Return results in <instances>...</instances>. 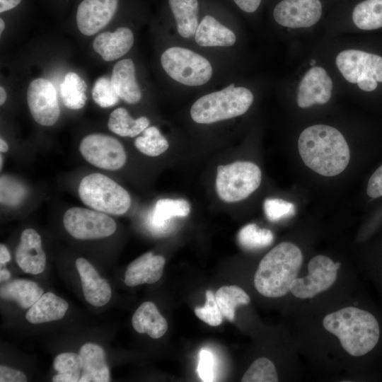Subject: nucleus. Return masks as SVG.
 Wrapping results in <instances>:
<instances>
[{
    "label": "nucleus",
    "mask_w": 382,
    "mask_h": 382,
    "mask_svg": "<svg viewBox=\"0 0 382 382\" xmlns=\"http://www.w3.org/2000/svg\"><path fill=\"white\" fill-rule=\"evenodd\" d=\"M298 149L305 165L323 176L341 173L350 159L344 136L329 125H315L306 128L299 137Z\"/></svg>",
    "instance_id": "1"
},
{
    "label": "nucleus",
    "mask_w": 382,
    "mask_h": 382,
    "mask_svg": "<svg viewBox=\"0 0 382 382\" xmlns=\"http://www.w3.org/2000/svg\"><path fill=\"white\" fill-rule=\"evenodd\" d=\"M27 102L35 121L43 126H52L57 121L60 109L53 84L45 79L32 81L27 90Z\"/></svg>",
    "instance_id": "11"
},
{
    "label": "nucleus",
    "mask_w": 382,
    "mask_h": 382,
    "mask_svg": "<svg viewBox=\"0 0 382 382\" xmlns=\"http://www.w3.org/2000/svg\"><path fill=\"white\" fill-rule=\"evenodd\" d=\"M1 382H25L27 377L21 371L1 365L0 366Z\"/></svg>",
    "instance_id": "42"
},
{
    "label": "nucleus",
    "mask_w": 382,
    "mask_h": 382,
    "mask_svg": "<svg viewBox=\"0 0 382 382\" xmlns=\"http://www.w3.org/2000/svg\"><path fill=\"white\" fill-rule=\"evenodd\" d=\"M149 120L146 117L133 119L123 108L114 110L110 115L108 126L113 133L122 136L134 137L148 127Z\"/></svg>",
    "instance_id": "27"
},
{
    "label": "nucleus",
    "mask_w": 382,
    "mask_h": 382,
    "mask_svg": "<svg viewBox=\"0 0 382 382\" xmlns=\"http://www.w3.org/2000/svg\"><path fill=\"white\" fill-rule=\"evenodd\" d=\"M190 212V205L183 199L163 198L155 204L151 221L155 226H161L173 217H185Z\"/></svg>",
    "instance_id": "31"
},
{
    "label": "nucleus",
    "mask_w": 382,
    "mask_h": 382,
    "mask_svg": "<svg viewBox=\"0 0 382 382\" xmlns=\"http://www.w3.org/2000/svg\"><path fill=\"white\" fill-rule=\"evenodd\" d=\"M8 149L7 143L2 138L0 139V151L1 153L6 152Z\"/></svg>",
    "instance_id": "49"
},
{
    "label": "nucleus",
    "mask_w": 382,
    "mask_h": 382,
    "mask_svg": "<svg viewBox=\"0 0 382 382\" xmlns=\"http://www.w3.org/2000/svg\"><path fill=\"white\" fill-rule=\"evenodd\" d=\"M263 207L265 216L270 221H277L295 214L294 204L282 199H266Z\"/></svg>",
    "instance_id": "39"
},
{
    "label": "nucleus",
    "mask_w": 382,
    "mask_h": 382,
    "mask_svg": "<svg viewBox=\"0 0 382 382\" xmlns=\"http://www.w3.org/2000/svg\"><path fill=\"white\" fill-rule=\"evenodd\" d=\"M25 188L18 181L6 175L1 177V202L15 206L25 197Z\"/></svg>",
    "instance_id": "37"
},
{
    "label": "nucleus",
    "mask_w": 382,
    "mask_h": 382,
    "mask_svg": "<svg viewBox=\"0 0 382 382\" xmlns=\"http://www.w3.org/2000/svg\"><path fill=\"white\" fill-rule=\"evenodd\" d=\"M86 83L76 73H67L61 85L60 95L64 105L71 110L82 108L86 102Z\"/></svg>",
    "instance_id": "29"
},
{
    "label": "nucleus",
    "mask_w": 382,
    "mask_h": 382,
    "mask_svg": "<svg viewBox=\"0 0 382 382\" xmlns=\"http://www.w3.org/2000/svg\"><path fill=\"white\" fill-rule=\"evenodd\" d=\"M63 224L66 231L79 240L108 237L117 228L115 221L105 213L83 207H72L66 210Z\"/></svg>",
    "instance_id": "8"
},
{
    "label": "nucleus",
    "mask_w": 382,
    "mask_h": 382,
    "mask_svg": "<svg viewBox=\"0 0 382 382\" xmlns=\"http://www.w3.org/2000/svg\"><path fill=\"white\" fill-rule=\"evenodd\" d=\"M260 168L250 161H235L217 168L216 190L219 197L226 202L243 200L260 186Z\"/></svg>",
    "instance_id": "6"
},
{
    "label": "nucleus",
    "mask_w": 382,
    "mask_h": 382,
    "mask_svg": "<svg viewBox=\"0 0 382 382\" xmlns=\"http://www.w3.org/2000/svg\"><path fill=\"white\" fill-rule=\"evenodd\" d=\"M53 366L58 374L52 377V381L78 382L82 372V359L74 352L62 353L54 359Z\"/></svg>",
    "instance_id": "32"
},
{
    "label": "nucleus",
    "mask_w": 382,
    "mask_h": 382,
    "mask_svg": "<svg viewBox=\"0 0 382 382\" xmlns=\"http://www.w3.org/2000/svg\"><path fill=\"white\" fill-rule=\"evenodd\" d=\"M215 298L224 317L230 321L235 318L236 307L247 305L250 301L248 294L236 285L220 287L215 294Z\"/></svg>",
    "instance_id": "30"
},
{
    "label": "nucleus",
    "mask_w": 382,
    "mask_h": 382,
    "mask_svg": "<svg viewBox=\"0 0 382 382\" xmlns=\"http://www.w3.org/2000/svg\"><path fill=\"white\" fill-rule=\"evenodd\" d=\"M366 192L371 198L382 196V165L375 170L369 178Z\"/></svg>",
    "instance_id": "41"
},
{
    "label": "nucleus",
    "mask_w": 382,
    "mask_h": 382,
    "mask_svg": "<svg viewBox=\"0 0 382 382\" xmlns=\"http://www.w3.org/2000/svg\"><path fill=\"white\" fill-rule=\"evenodd\" d=\"M170 8L176 21L178 33L183 37L195 35L198 27L199 3L197 0H168Z\"/></svg>",
    "instance_id": "26"
},
{
    "label": "nucleus",
    "mask_w": 382,
    "mask_h": 382,
    "mask_svg": "<svg viewBox=\"0 0 382 382\" xmlns=\"http://www.w3.org/2000/svg\"><path fill=\"white\" fill-rule=\"evenodd\" d=\"M134 146L142 154L149 156H158L163 154L169 147L167 139L154 126L147 127L143 135L134 141Z\"/></svg>",
    "instance_id": "34"
},
{
    "label": "nucleus",
    "mask_w": 382,
    "mask_h": 382,
    "mask_svg": "<svg viewBox=\"0 0 382 382\" xmlns=\"http://www.w3.org/2000/svg\"><path fill=\"white\" fill-rule=\"evenodd\" d=\"M161 62L169 76L186 86L203 85L212 75L211 64L206 58L183 47L167 49L161 55Z\"/></svg>",
    "instance_id": "7"
},
{
    "label": "nucleus",
    "mask_w": 382,
    "mask_h": 382,
    "mask_svg": "<svg viewBox=\"0 0 382 382\" xmlns=\"http://www.w3.org/2000/svg\"><path fill=\"white\" fill-rule=\"evenodd\" d=\"M165 262V258L161 255H154L151 252L143 254L128 265L125 274V284L135 286L156 282L162 276Z\"/></svg>",
    "instance_id": "18"
},
{
    "label": "nucleus",
    "mask_w": 382,
    "mask_h": 382,
    "mask_svg": "<svg viewBox=\"0 0 382 382\" xmlns=\"http://www.w3.org/2000/svg\"><path fill=\"white\" fill-rule=\"evenodd\" d=\"M82 372L79 382H108L110 370L104 349L98 345L86 343L80 349Z\"/></svg>",
    "instance_id": "20"
},
{
    "label": "nucleus",
    "mask_w": 382,
    "mask_h": 382,
    "mask_svg": "<svg viewBox=\"0 0 382 382\" xmlns=\"http://www.w3.org/2000/svg\"><path fill=\"white\" fill-rule=\"evenodd\" d=\"M195 313L200 320L211 326L219 325L224 317L216 303L215 295L211 290L206 291L204 306L196 308Z\"/></svg>",
    "instance_id": "38"
},
{
    "label": "nucleus",
    "mask_w": 382,
    "mask_h": 382,
    "mask_svg": "<svg viewBox=\"0 0 382 382\" xmlns=\"http://www.w3.org/2000/svg\"><path fill=\"white\" fill-rule=\"evenodd\" d=\"M22 1L23 0H0V13H3L16 8L20 5Z\"/></svg>",
    "instance_id": "45"
},
{
    "label": "nucleus",
    "mask_w": 382,
    "mask_h": 382,
    "mask_svg": "<svg viewBox=\"0 0 382 382\" xmlns=\"http://www.w3.org/2000/svg\"><path fill=\"white\" fill-rule=\"evenodd\" d=\"M120 0H81L76 11L79 31L93 35L107 25L115 16Z\"/></svg>",
    "instance_id": "14"
},
{
    "label": "nucleus",
    "mask_w": 382,
    "mask_h": 382,
    "mask_svg": "<svg viewBox=\"0 0 382 382\" xmlns=\"http://www.w3.org/2000/svg\"><path fill=\"white\" fill-rule=\"evenodd\" d=\"M254 100L252 92L233 83L224 89L204 95L192 105V119L199 124H211L241 115Z\"/></svg>",
    "instance_id": "4"
},
{
    "label": "nucleus",
    "mask_w": 382,
    "mask_h": 382,
    "mask_svg": "<svg viewBox=\"0 0 382 382\" xmlns=\"http://www.w3.org/2000/svg\"><path fill=\"white\" fill-rule=\"evenodd\" d=\"M10 277V273L8 270L6 269H1L0 271V280L1 282L7 280Z\"/></svg>",
    "instance_id": "47"
},
{
    "label": "nucleus",
    "mask_w": 382,
    "mask_h": 382,
    "mask_svg": "<svg viewBox=\"0 0 382 382\" xmlns=\"http://www.w3.org/2000/svg\"><path fill=\"white\" fill-rule=\"evenodd\" d=\"M11 259L10 253L7 248L2 243L0 245V263L3 265L8 262Z\"/></svg>",
    "instance_id": "46"
},
{
    "label": "nucleus",
    "mask_w": 382,
    "mask_h": 382,
    "mask_svg": "<svg viewBox=\"0 0 382 382\" xmlns=\"http://www.w3.org/2000/svg\"><path fill=\"white\" fill-rule=\"evenodd\" d=\"M15 257L18 265L25 273L37 274L44 271L46 255L41 237L35 230L27 228L22 232Z\"/></svg>",
    "instance_id": "16"
},
{
    "label": "nucleus",
    "mask_w": 382,
    "mask_h": 382,
    "mask_svg": "<svg viewBox=\"0 0 382 382\" xmlns=\"http://www.w3.org/2000/svg\"><path fill=\"white\" fill-rule=\"evenodd\" d=\"M236 5L246 13L255 12L260 5L262 0H233Z\"/></svg>",
    "instance_id": "44"
},
{
    "label": "nucleus",
    "mask_w": 382,
    "mask_h": 382,
    "mask_svg": "<svg viewBox=\"0 0 382 382\" xmlns=\"http://www.w3.org/2000/svg\"><path fill=\"white\" fill-rule=\"evenodd\" d=\"M6 92L4 87H0V105H2L6 100Z\"/></svg>",
    "instance_id": "48"
},
{
    "label": "nucleus",
    "mask_w": 382,
    "mask_h": 382,
    "mask_svg": "<svg viewBox=\"0 0 382 382\" xmlns=\"http://www.w3.org/2000/svg\"><path fill=\"white\" fill-rule=\"evenodd\" d=\"M132 324L139 333H147L151 338L161 337L167 331L168 323L151 301L142 303L134 312Z\"/></svg>",
    "instance_id": "24"
},
{
    "label": "nucleus",
    "mask_w": 382,
    "mask_h": 382,
    "mask_svg": "<svg viewBox=\"0 0 382 382\" xmlns=\"http://www.w3.org/2000/svg\"><path fill=\"white\" fill-rule=\"evenodd\" d=\"M314 63H315V61L313 60V61L311 62V64L313 65Z\"/></svg>",
    "instance_id": "52"
},
{
    "label": "nucleus",
    "mask_w": 382,
    "mask_h": 382,
    "mask_svg": "<svg viewBox=\"0 0 382 382\" xmlns=\"http://www.w3.org/2000/svg\"><path fill=\"white\" fill-rule=\"evenodd\" d=\"M322 13L320 0H282L273 10L275 21L290 28L311 27L319 21Z\"/></svg>",
    "instance_id": "12"
},
{
    "label": "nucleus",
    "mask_w": 382,
    "mask_h": 382,
    "mask_svg": "<svg viewBox=\"0 0 382 382\" xmlns=\"http://www.w3.org/2000/svg\"><path fill=\"white\" fill-rule=\"evenodd\" d=\"M303 262L300 248L291 242H282L268 252L260 262L254 285L264 296L279 298L290 291Z\"/></svg>",
    "instance_id": "3"
},
{
    "label": "nucleus",
    "mask_w": 382,
    "mask_h": 382,
    "mask_svg": "<svg viewBox=\"0 0 382 382\" xmlns=\"http://www.w3.org/2000/svg\"><path fill=\"white\" fill-rule=\"evenodd\" d=\"M332 81L325 69L313 66L301 79L296 96L301 108H307L315 104H325L332 95Z\"/></svg>",
    "instance_id": "15"
},
{
    "label": "nucleus",
    "mask_w": 382,
    "mask_h": 382,
    "mask_svg": "<svg viewBox=\"0 0 382 382\" xmlns=\"http://www.w3.org/2000/svg\"><path fill=\"white\" fill-rule=\"evenodd\" d=\"M43 289L35 282L23 279H13L1 286L0 296L4 300L16 302L22 308H30L43 294Z\"/></svg>",
    "instance_id": "25"
},
{
    "label": "nucleus",
    "mask_w": 382,
    "mask_h": 382,
    "mask_svg": "<svg viewBox=\"0 0 382 382\" xmlns=\"http://www.w3.org/2000/svg\"><path fill=\"white\" fill-rule=\"evenodd\" d=\"M5 28V23L3 18H0V33L1 34Z\"/></svg>",
    "instance_id": "50"
},
{
    "label": "nucleus",
    "mask_w": 382,
    "mask_h": 382,
    "mask_svg": "<svg viewBox=\"0 0 382 382\" xmlns=\"http://www.w3.org/2000/svg\"><path fill=\"white\" fill-rule=\"evenodd\" d=\"M195 39L202 47H229L236 40L235 34L212 16H205L199 24Z\"/></svg>",
    "instance_id": "23"
},
{
    "label": "nucleus",
    "mask_w": 382,
    "mask_h": 382,
    "mask_svg": "<svg viewBox=\"0 0 382 382\" xmlns=\"http://www.w3.org/2000/svg\"><path fill=\"white\" fill-rule=\"evenodd\" d=\"M0 166H1V169L2 168V165H3V156L2 155L0 156Z\"/></svg>",
    "instance_id": "51"
},
{
    "label": "nucleus",
    "mask_w": 382,
    "mask_h": 382,
    "mask_svg": "<svg viewBox=\"0 0 382 382\" xmlns=\"http://www.w3.org/2000/svg\"><path fill=\"white\" fill-rule=\"evenodd\" d=\"M238 243L247 250L261 249L270 245L274 239L272 231L260 228L255 224L243 226L237 236Z\"/></svg>",
    "instance_id": "33"
},
{
    "label": "nucleus",
    "mask_w": 382,
    "mask_h": 382,
    "mask_svg": "<svg viewBox=\"0 0 382 382\" xmlns=\"http://www.w3.org/2000/svg\"><path fill=\"white\" fill-rule=\"evenodd\" d=\"M323 326L337 337L344 350L353 357L369 353L380 337L379 324L375 316L354 306L328 313L323 320Z\"/></svg>",
    "instance_id": "2"
},
{
    "label": "nucleus",
    "mask_w": 382,
    "mask_h": 382,
    "mask_svg": "<svg viewBox=\"0 0 382 382\" xmlns=\"http://www.w3.org/2000/svg\"><path fill=\"white\" fill-rule=\"evenodd\" d=\"M197 371L202 381H214V358L210 351L207 349L200 351Z\"/></svg>",
    "instance_id": "40"
},
{
    "label": "nucleus",
    "mask_w": 382,
    "mask_h": 382,
    "mask_svg": "<svg viewBox=\"0 0 382 382\" xmlns=\"http://www.w3.org/2000/svg\"><path fill=\"white\" fill-rule=\"evenodd\" d=\"M111 83L120 98L129 104L138 103L141 92L135 77V67L131 59L117 62L112 71Z\"/></svg>",
    "instance_id": "21"
},
{
    "label": "nucleus",
    "mask_w": 382,
    "mask_h": 382,
    "mask_svg": "<svg viewBox=\"0 0 382 382\" xmlns=\"http://www.w3.org/2000/svg\"><path fill=\"white\" fill-rule=\"evenodd\" d=\"M359 88L364 91H372L377 88L378 81L372 76H361L357 79Z\"/></svg>",
    "instance_id": "43"
},
{
    "label": "nucleus",
    "mask_w": 382,
    "mask_h": 382,
    "mask_svg": "<svg viewBox=\"0 0 382 382\" xmlns=\"http://www.w3.org/2000/svg\"><path fill=\"white\" fill-rule=\"evenodd\" d=\"M76 267L86 300L94 306L108 303L111 298V289L106 280L102 279L93 266L83 257L76 260Z\"/></svg>",
    "instance_id": "17"
},
{
    "label": "nucleus",
    "mask_w": 382,
    "mask_h": 382,
    "mask_svg": "<svg viewBox=\"0 0 382 382\" xmlns=\"http://www.w3.org/2000/svg\"><path fill=\"white\" fill-rule=\"evenodd\" d=\"M134 44L132 30L120 27L113 33L105 32L96 37L93 42V50L106 62L114 61L125 55Z\"/></svg>",
    "instance_id": "19"
},
{
    "label": "nucleus",
    "mask_w": 382,
    "mask_h": 382,
    "mask_svg": "<svg viewBox=\"0 0 382 382\" xmlns=\"http://www.w3.org/2000/svg\"><path fill=\"white\" fill-rule=\"evenodd\" d=\"M354 25L364 30H371L382 27V0H363L358 3L352 12Z\"/></svg>",
    "instance_id": "28"
},
{
    "label": "nucleus",
    "mask_w": 382,
    "mask_h": 382,
    "mask_svg": "<svg viewBox=\"0 0 382 382\" xmlns=\"http://www.w3.org/2000/svg\"><path fill=\"white\" fill-rule=\"evenodd\" d=\"M243 382H277L278 376L274 364L266 357L255 360L243 374Z\"/></svg>",
    "instance_id": "35"
},
{
    "label": "nucleus",
    "mask_w": 382,
    "mask_h": 382,
    "mask_svg": "<svg viewBox=\"0 0 382 382\" xmlns=\"http://www.w3.org/2000/svg\"><path fill=\"white\" fill-rule=\"evenodd\" d=\"M78 192L83 204L105 214L122 215L131 205L128 192L101 173H91L82 178Z\"/></svg>",
    "instance_id": "5"
},
{
    "label": "nucleus",
    "mask_w": 382,
    "mask_h": 382,
    "mask_svg": "<svg viewBox=\"0 0 382 382\" xmlns=\"http://www.w3.org/2000/svg\"><path fill=\"white\" fill-rule=\"evenodd\" d=\"M79 150L86 161L105 170H119L127 160L122 144L106 134H91L85 137L80 143Z\"/></svg>",
    "instance_id": "10"
},
{
    "label": "nucleus",
    "mask_w": 382,
    "mask_h": 382,
    "mask_svg": "<svg viewBox=\"0 0 382 382\" xmlns=\"http://www.w3.org/2000/svg\"><path fill=\"white\" fill-rule=\"evenodd\" d=\"M92 97L94 102L101 108L114 106L120 100L110 79L106 76H101L96 81L92 89Z\"/></svg>",
    "instance_id": "36"
},
{
    "label": "nucleus",
    "mask_w": 382,
    "mask_h": 382,
    "mask_svg": "<svg viewBox=\"0 0 382 382\" xmlns=\"http://www.w3.org/2000/svg\"><path fill=\"white\" fill-rule=\"evenodd\" d=\"M336 66L342 76L352 83H357L361 76H372L382 82V57L359 50H345L335 59Z\"/></svg>",
    "instance_id": "13"
},
{
    "label": "nucleus",
    "mask_w": 382,
    "mask_h": 382,
    "mask_svg": "<svg viewBox=\"0 0 382 382\" xmlns=\"http://www.w3.org/2000/svg\"><path fill=\"white\" fill-rule=\"evenodd\" d=\"M69 308L67 302L53 293L43 294L25 313L26 320L39 324L62 319Z\"/></svg>",
    "instance_id": "22"
},
{
    "label": "nucleus",
    "mask_w": 382,
    "mask_h": 382,
    "mask_svg": "<svg viewBox=\"0 0 382 382\" xmlns=\"http://www.w3.org/2000/svg\"><path fill=\"white\" fill-rule=\"evenodd\" d=\"M340 267V262H334L325 255L313 257L308 263L307 275L294 279L290 286V292L300 299L313 298L334 284Z\"/></svg>",
    "instance_id": "9"
}]
</instances>
